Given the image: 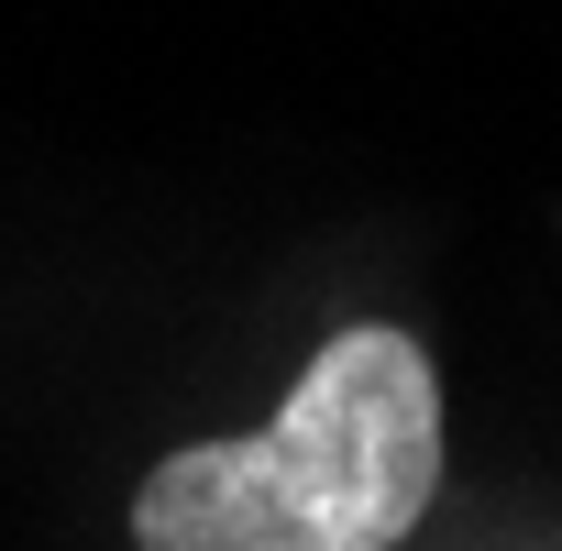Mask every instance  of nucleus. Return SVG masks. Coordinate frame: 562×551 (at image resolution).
<instances>
[{"label": "nucleus", "instance_id": "nucleus-1", "mask_svg": "<svg viewBox=\"0 0 562 551\" xmlns=\"http://www.w3.org/2000/svg\"><path fill=\"white\" fill-rule=\"evenodd\" d=\"M441 485V375L397 321L310 353L276 430L188 441L133 485V551H397Z\"/></svg>", "mask_w": 562, "mask_h": 551}]
</instances>
